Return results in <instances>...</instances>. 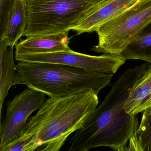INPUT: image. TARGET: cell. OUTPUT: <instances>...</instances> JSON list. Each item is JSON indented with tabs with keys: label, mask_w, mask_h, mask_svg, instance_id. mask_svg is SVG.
Returning <instances> with one entry per match:
<instances>
[{
	"label": "cell",
	"mask_w": 151,
	"mask_h": 151,
	"mask_svg": "<svg viewBox=\"0 0 151 151\" xmlns=\"http://www.w3.org/2000/svg\"><path fill=\"white\" fill-rule=\"evenodd\" d=\"M94 90L46 100L21 134L32 137L37 151H59L70 134L81 129L99 104Z\"/></svg>",
	"instance_id": "1"
},
{
	"label": "cell",
	"mask_w": 151,
	"mask_h": 151,
	"mask_svg": "<svg viewBox=\"0 0 151 151\" xmlns=\"http://www.w3.org/2000/svg\"><path fill=\"white\" fill-rule=\"evenodd\" d=\"M106 0H25L26 37L70 31Z\"/></svg>",
	"instance_id": "3"
},
{
	"label": "cell",
	"mask_w": 151,
	"mask_h": 151,
	"mask_svg": "<svg viewBox=\"0 0 151 151\" xmlns=\"http://www.w3.org/2000/svg\"><path fill=\"white\" fill-rule=\"evenodd\" d=\"M142 113L141 122L130 138L126 151H151V105Z\"/></svg>",
	"instance_id": "15"
},
{
	"label": "cell",
	"mask_w": 151,
	"mask_h": 151,
	"mask_svg": "<svg viewBox=\"0 0 151 151\" xmlns=\"http://www.w3.org/2000/svg\"><path fill=\"white\" fill-rule=\"evenodd\" d=\"M16 0H0V40L4 38Z\"/></svg>",
	"instance_id": "17"
},
{
	"label": "cell",
	"mask_w": 151,
	"mask_h": 151,
	"mask_svg": "<svg viewBox=\"0 0 151 151\" xmlns=\"http://www.w3.org/2000/svg\"><path fill=\"white\" fill-rule=\"evenodd\" d=\"M27 24L28 14L25 0H16L8 24L6 35L3 38L9 45L15 46L18 40L24 36Z\"/></svg>",
	"instance_id": "13"
},
{
	"label": "cell",
	"mask_w": 151,
	"mask_h": 151,
	"mask_svg": "<svg viewBox=\"0 0 151 151\" xmlns=\"http://www.w3.org/2000/svg\"><path fill=\"white\" fill-rule=\"evenodd\" d=\"M39 147L38 144L32 137L21 134L0 151H34Z\"/></svg>",
	"instance_id": "16"
},
{
	"label": "cell",
	"mask_w": 151,
	"mask_h": 151,
	"mask_svg": "<svg viewBox=\"0 0 151 151\" xmlns=\"http://www.w3.org/2000/svg\"><path fill=\"white\" fill-rule=\"evenodd\" d=\"M69 32L26 37L16 45L15 55L71 52Z\"/></svg>",
	"instance_id": "9"
},
{
	"label": "cell",
	"mask_w": 151,
	"mask_h": 151,
	"mask_svg": "<svg viewBox=\"0 0 151 151\" xmlns=\"http://www.w3.org/2000/svg\"><path fill=\"white\" fill-rule=\"evenodd\" d=\"M45 96L28 87L7 103L6 114L0 126V150L20 135L29 117L45 101Z\"/></svg>",
	"instance_id": "7"
},
{
	"label": "cell",
	"mask_w": 151,
	"mask_h": 151,
	"mask_svg": "<svg viewBox=\"0 0 151 151\" xmlns=\"http://www.w3.org/2000/svg\"><path fill=\"white\" fill-rule=\"evenodd\" d=\"M17 68L22 76L24 84L49 98L91 90L99 92L111 85L114 76L56 63L18 62Z\"/></svg>",
	"instance_id": "2"
},
{
	"label": "cell",
	"mask_w": 151,
	"mask_h": 151,
	"mask_svg": "<svg viewBox=\"0 0 151 151\" xmlns=\"http://www.w3.org/2000/svg\"><path fill=\"white\" fill-rule=\"evenodd\" d=\"M14 47L8 45L4 39L0 40V113L1 117L4 101L9 89L16 85L24 84L23 79L15 64Z\"/></svg>",
	"instance_id": "11"
},
{
	"label": "cell",
	"mask_w": 151,
	"mask_h": 151,
	"mask_svg": "<svg viewBox=\"0 0 151 151\" xmlns=\"http://www.w3.org/2000/svg\"><path fill=\"white\" fill-rule=\"evenodd\" d=\"M120 55L126 60H141L151 63V22Z\"/></svg>",
	"instance_id": "14"
},
{
	"label": "cell",
	"mask_w": 151,
	"mask_h": 151,
	"mask_svg": "<svg viewBox=\"0 0 151 151\" xmlns=\"http://www.w3.org/2000/svg\"><path fill=\"white\" fill-rule=\"evenodd\" d=\"M140 0H106L91 15L74 27L77 35L96 31L101 25L139 2Z\"/></svg>",
	"instance_id": "10"
},
{
	"label": "cell",
	"mask_w": 151,
	"mask_h": 151,
	"mask_svg": "<svg viewBox=\"0 0 151 151\" xmlns=\"http://www.w3.org/2000/svg\"><path fill=\"white\" fill-rule=\"evenodd\" d=\"M15 57L17 62L63 64L82 68L89 71L113 75L126 61L117 55L104 53L94 56L73 50L69 52L22 55H15Z\"/></svg>",
	"instance_id": "6"
},
{
	"label": "cell",
	"mask_w": 151,
	"mask_h": 151,
	"mask_svg": "<svg viewBox=\"0 0 151 151\" xmlns=\"http://www.w3.org/2000/svg\"><path fill=\"white\" fill-rule=\"evenodd\" d=\"M151 105V63L131 89L123 108L130 115L142 113Z\"/></svg>",
	"instance_id": "12"
},
{
	"label": "cell",
	"mask_w": 151,
	"mask_h": 151,
	"mask_svg": "<svg viewBox=\"0 0 151 151\" xmlns=\"http://www.w3.org/2000/svg\"><path fill=\"white\" fill-rule=\"evenodd\" d=\"M151 22V0H140L97 29L99 43L92 50L120 55Z\"/></svg>",
	"instance_id": "5"
},
{
	"label": "cell",
	"mask_w": 151,
	"mask_h": 151,
	"mask_svg": "<svg viewBox=\"0 0 151 151\" xmlns=\"http://www.w3.org/2000/svg\"><path fill=\"white\" fill-rule=\"evenodd\" d=\"M137 114L130 115L122 109L114 120L91 139L82 148L107 146L115 151H126L127 144L139 125Z\"/></svg>",
	"instance_id": "8"
},
{
	"label": "cell",
	"mask_w": 151,
	"mask_h": 151,
	"mask_svg": "<svg viewBox=\"0 0 151 151\" xmlns=\"http://www.w3.org/2000/svg\"><path fill=\"white\" fill-rule=\"evenodd\" d=\"M150 63H146L127 70L112 85L102 103L81 129L70 138L68 151H82L86 144L110 123L123 109L131 89Z\"/></svg>",
	"instance_id": "4"
}]
</instances>
